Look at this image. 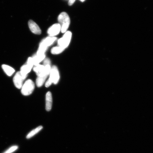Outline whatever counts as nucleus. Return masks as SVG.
I'll use <instances>...</instances> for the list:
<instances>
[{
    "label": "nucleus",
    "mask_w": 153,
    "mask_h": 153,
    "mask_svg": "<svg viewBox=\"0 0 153 153\" xmlns=\"http://www.w3.org/2000/svg\"><path fill=\"white\" fill-rule=\"evenodd\" d=\"M58 21L61 27V32L62 33H65L70 24L69 16L66 12H62L59 15Z\"/></svg>",
    "instance_id": "obj_1"
},
{
    "label": "nucleus",
    "mask_w": 153,
    "mask_h": 153,
    "mask_svg": "<svg viewBox=\"0 0 153 153\" xmlns=\"http://www.w3.org/2000/svg\"><path fill=\"white\" fill-rule=\"evenodd\" d=\"M49 75V79L45 83V86L46 87H49L52 83L56 85L58 83L60 75L58 68L56 66H53L51 68Z\"/></svg>",
    "instance_id": "obj_2"
},
{
    "label": "nucleus",
    "mask_w": 153,
    "mask_h": 153,
    "mask_svg": "<svg viewBox=\"0 0 153 153\" xmlns=\"http://www.w3.org/2000/svg\"><path fill=\"white\" fill-rule=\"evenodd\" d=\"M51 64L43 65L45 70L40 75L38 76L36 80V85L38 87H41L45 83L46 79L50 73L51 69Z\"/></svg>",
    "instance_id": "obj_3"
},
{
    "label": "nucleus",
    "mask_w": 153,
    "mask_h": 153,
    "mask_svg": "<svg viewBox=\"0 0 153 153\" xmlns=\"http://www.w3.org/2000/svg\"><path fill=\"white\" fill-rule=\"evenodd\" d=\"M72 33L70 31H67L62 38L58 40L57 43L58 46L65 49L68 47L71 41Z\"/></svg>",
    "instance_id": "obj_4"
},
{
    "label": "nucleus",
    "mask_w": 153,
    "mask_h": 153,
    "mask_svg": "<svg viewBox=\"0 0 153 153\" xmlns=\"http://www.w3.org/2000/svg\"><path fill=\"white\" fill-rule=\"evenodd\" d=\"M34 84L31 80L28 79L26 81L23 85L22 88V93L25 96L31 94L34 89Z\"/></svg>",
    "instance_id": "obj_5"
},
{
    "label": "nucleus",
    "mask_w": 153,
    "mask_h": 153,
    "mask_svg": "<svg viewBox=\"0 0 153 153\" xmlns=\"http://www.w3.org/2000/svg\"><path fill=\"white\" fill-rule=\"evenodd\" d=\"M25 79L20 72H17L15 74L13 80L15 87L19 89L22 88Z\"/></svg>",
    "instance_id": "obj_6"
},
{
    "label": "nucleus",
    "mask_w": 153,
    "mask_h": 153,
    "mask_svg": "<svg viewBox=\"0 0 153 153\" xmlns=\"http://www.w3.org/2000/svg\"><path fill=\"white\" fill-rule=\"evenodd\" d=\"M61 31V27L60 24H55L53 25L48 30V33L51 37H55Z\"/></svg>",
    "instance_id": "obj_7"
},
{
    "label": "nucleus",
    "mask_w": 153,
    "mask_h": 153,
    "mask_svg": "<svg viewBox=\"0 0 153 153\" xmlns=\"http://www.w3.org/2000/svg\"><path fill=\"white\" fill-rule=\"evenodd\" d=\"M28 24L29 27L32 33L38 35L41 34L42 32L41 28L33 20H30L28 22Z\"/></svg>",
    "instance_id": "obj_8"
},
{
    "label": "nucleus",
    "mask_w": 153,
    "mask_h": 153,
    "mask_svg": "<svg viewBox=\"0 0 153 153\" xmlns=\"http://www.w3.org/2000/svg\"><path fill=\"white\" fill-rule=\"evenodd\" d=\"M53 99L52 94L50 92H48L46 95V109L49 111L52 108Z\"/></svg>",
    "instance_id": "obj_9"
},
{
    "label": "nucleus",
    "mask_w": 153,
    "mask_h": 153,
    "mask_svg": "<svg viewBox=\"0 0 153 153\" xmlns=\"http://www.w3.org/2000/svg\"><path fill=\"white\" fill-rule=\"evenodd\" d=\"M32 68V67L28 65L27 64L24 65L21 68L20 72L25 79H26L28 74L31 71Z\"/></svg>",
    "instance_id": "obj_10"
},
{
    "label": "nucleus",
    "mask_w": 153,
    "mask_h": 153,
    "mask_svg": "<svg viewBox=\"0 0 153 153\" xmlns=\"http://www.w3.org/2000/svg\"><path fill=\"white\" fill-rule=\"evenodd\" d=\"M45 54L42 55H38L36 54L32 57L33 60V65L34 66H37L39 64V63L41 62L45 59Z\"/></svg>",
    "instance_id": "obj_11"
},
{
    "label": "nucleus",
    "mask_w": 153,
    "mask_h": 153,
    "mask_svg": "<svg viewBox=\"0 0 153 153\" xmlns=\"http://www.w3.org/2000/svg\"><path fill=\"white\" fill-rule=\"evenodd\" d=\"M1 67L4 71L9 76H12L15 72L14 68L7 65H3Z\"/></svg>",
    "instance_id": "obj_12"
},
{
    "label": "nucleus",
    "mask_w": 153,
    "mask_h": 153,
    "mask_svg": "<svg viewBox=\"0 0 153 153\" xmlns=\"http://www.w3.org/2000/svg\"><path fill=\"white\" fill-rule=\"evenodd\" d=\"M57 39L56 37H47L44 39L43 41L45 43L46 45L48 47H49L50 46L52 45V44Z\"/></svg>",
    "instance_id": "obj_13"
},
{
    "label": "nucleus",
    "mask_w": 153,
    "mask_h": 153,
    "mask_svg": "<svg viewBox=\"0 0 153 153\" xmlns=\"http://www.w3.org/2000/svg\"><path fill=\"white\" fill-rule=\"evenodd\" d=\"M45 70V66L43 65H38L36 66L33 68V70L36 73L37 75L38 76L40 75Z\"/></svg>",
    "instance_id": "obj_14"
},
{
    "label": "nucleus",
    "mask_w": 153,
    "mask_h": 153,
    "mask_svg": "<svg viewBox=\"0 0 153 153\" xmlns=\"http://www.w3.org/2000/svg\"><path fill=\"white\" fill-rule=\"evenodd\" d=\"M43 127L42 126H39V127L36 128L35 129H34L30 131V132L28 134L26 138L28 139L31 138V137H33L34 135L36 134L41 131V130L42 129Z\"/></svg>",
    "instance_id": "obj_15"
},
{
    "label": "nucleus",
    "mask_w": 153,
    "mask_h": 153,
    "mask_svg": "<svg viewBox=\"0 0 153 153\" xmlns=\"http://www.w3.org/2000/svg\"><path fill=\"white\" fill-rule=\"evenodd\" d=\"M65 49L59 46L55 47L51 50V53L53 54H58L62 53Z\"/></svg>",
    "instance_id": "obj_16"
},
{
    "label": "nucleus",
    "mask_w": 153,
    "mask_h": 153,
    "mask_svg": "<svg viewBox=\"0 0 153 153\" xmlns=\"http://www.w3.org/2000/svg\"><path fill=\"white\" fill-rule=\"evenodd\" d=\"M18 148V146H16H16H13L11 147V148H10L6 151H5L3 153H12L15 152V151H16Z\"/></svg>",
    "instance_id": "obj_17"
},
{
    "label": "nucleus",
    "mask_w": 153,
    "mask_h": 153,
    "mask_svg": "<svg viewBox=\"0 0 153 153\" xmlns=\"http://www.w3.org/2000/svg\"><path fill=\"white\" fill-rule=\"evenodd\" d=\"M76 0H69L68 4L70 6H71L74 4Z\"/></svg>",
    "instance_id": "obj_18"
},
{
    "label": "nucleus",
    "mask_w": 153,
    "mask_h": 153,
    "mask_svg": "<svg viewBox=\"0 0 153 153\" xmlns=\"http://www.w3.org/2000/svg\"><path fill=\"white\" fill-rule=\"evenodd\" d=\"M80 1L82 2H84L85 1V0H80Z\"/></svg>",
    "instance_id": "obj_19"
}]
</instances>
